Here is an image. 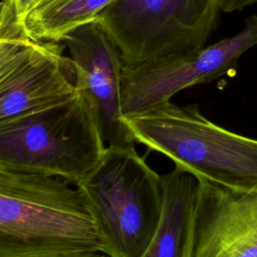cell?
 I'll use <instances>...</instances> for the list:
<instances>
[{"mask_svg": "<svg viewBox=\"0 0 257 257\" xmlns=\"http://www.w3.org/2000/svg\"><path fill=\"white\" fill-rule=\"evenodd\" d=\"M91 252H100V242L76 187L57 177L0 169V257Z\"/></svg>", "mask_w": 257, "mask_h": 257, "instance_id": "1", "label": "cell"}, {"mask_svg": "<svg viewBox=\"0 0 257 257\" xmlns=\"http://www.w3.org/2000/svg\"><path fill=\"white\" fill-rule=\"evenodd\" d=\"M135 143L169 158L175 168L241 192H257V140L207 118L196 104L171 101L122 116Z\"/></svg>", "mask_w": 257, "mask_h": 257, "instance_id": "2", "label": "cell"}, {"mask_svg": "<svg viewBox=\"0 0 257 257\" xmlns=\"http://www.w3.org/2000/svg\"><path fill=\"white\" fill-rule=\"evenodd\" d=\"M75 187L93 220L100 252L141 257L159 225L164 197L161 175L135 144L106 146L98 165Z\"/></svg>", "mask_w": 257, "mask_h": 257, "instance_id": "3", "label": "cell"}, {"mask_svg": "<svg viewBox=\"0 0 257 257\" xmlns=\"http://www.w3.org/2000/svg\"><path fill=\"white\" fill-rule=\"evenodd\" d=\"M106 144L77 95L0 122V169L57 177L78 185L101 161Z\"/></svg>", "mask_w": 257, "mask_h": 257, "instance_id": "4", "label": "cell"}, {"mask_svg": "<svg viewBox=\"0 0 257 257\" xmlns=\"http://www.w3.org/2000/svg\"><path fill=\"white\" fill-rule=\"evenodd\" d=\"M220 11V0H113L95 21L136 64L205 47Z\"/></svg>", "mask_w": 257, "mask_h": 257, "instance_id": "5", "label": "cell"}, {"mask_svg": "<svg viewBox=\"0 0 257 257\" xmlns=\"http://www.w3.org/2000/svg\"><path fill=\"white\" fill-rule=\"evenodd\" d=\"M256 45L257 14H252L239 32L199 50L136 64L123 63L120 84L122 116L167 103L183 89L228 73L240 57Z\"/></svg>", "mask_w": 257, "mask_h": 257, "instance_id": "6", "label": "cell"}, {"mask_svg": "<svg viewBox=\"0 0 257 257\" xmlns=\"http://www.w3.org/2000/svg\"><path fill=\"white\" fill-rule=\"evenodd\" d=\"M63 42L21 33L0 41V122L76 95L75 67Z\"/></svg>", "mask_w": 257, "mask_h": 257, "instance_id": "7", "label": "cell"}, {"mask_svg": "<svg viewBox=\"0 0 257 257\" xmlns=\"http://www.w3.org/2000/svg\"><path fill=\"white\" fill-rule=\"evenodd\" d=\"M75 67L77 95L92 112L108 145L135 144L121 113L119 49L97 21L84 24L62 39Z\"/></svg>", "mask_w": 257, "mask_h": 257, "instance_id": "8", "label": "cell"}, {"mask_svg": "<svg viewBox=\"0 0 257 257\" xmlns=\"http://www.w3.org/2000/svg\"><path fill=\"white\" fill-rule=\"evenodd\" d=\"M192 257H257V192L198 180Z\"/></svg>", "mask_w": 257, "mask_h": 257, "instance_id": "9", "label": "cell"}, {"mask_svg": "<svg viewBox=\"0 0 257 257\" xmlns=\"http://www.w3.org/2000/svg\"><path fill=\"white\" fill-rule=\"evenodd\" d=\"M161 177L162 216L141 257H192L198 180L176 168Z\"/></svg>", "mask_w": 257, "mask_h": 257, "instance_id": "10", "label": "cell"}, {"mask_svg": "<svg viewBox=\"0 0 257 257\" xmlns=\"http://www.w3.org/2000/svg\"><path fill=\"white\" fill-rule=\"evenodd\" d=\"M113 0H53L32 10L22 24L38 40L61 41L70 31L95 21Z\"/></svg>", "mask_w": 257, "mask_h": 257, "instance_id": "11", "label": "cell"}, {"mask_svg": "<svg viewBox=\"0 0 257 257\" xmlns=\"http://www.w3.org/2000/svg\"><path fill=\"white\" fill-rule=\"evenodd\" d=\"M252 6H257V0H220L221 11L226 13L242 11Z\"/></svg>", "mask_w": 257, "mask_h": 257, "instance_id": "12", "label": "cell"}, {"mask_svg": "<svg viewBox=\"0 0 257 257\" xmlns=\"http://www.w3.org/2000/svg\"><path fill=\"white\" fill-rule=\"evenodd\" d=\"M16 5V10L20 21L22 22L26 15L31 11L33 0H14Z\"/></svg>", "mask_w": 257, "mask_h": 257, "instance_id": "13", "label": "cell"}, {"mask_svg": "<svg viewBox=\"0 0 257 257\" xmlns=\"http://www.w3.org/2000/svg\"><path fill=\"white\" fill-rule=\"evenodd\" d=\"M43 257H108L101 252H91L82 254H66V255H53V256H43Z\"/></svg>", "mask_w": 257, "mask_h": 257, "instance_id": "14", "label": "cell"}, {"mask_svg": "<svg viewBox=\"0 0 257 257\" xmlns=\"http://www.w3.org/2000/svg\"><path fill=\"white\" fill-rule=\"evenodd\" d=\"M51 1H53V0H33V3H32V8H31V11H32V10H34V9H36V8L42 7V6L46 5L47 3L51 2ZM31 11H30V12H31ZM30 12H29V13H30Z\"/></svg>", "mask_w": 257, "mask_h": 257, "instance_id": "15", "label": "cell"}]
</instances>
